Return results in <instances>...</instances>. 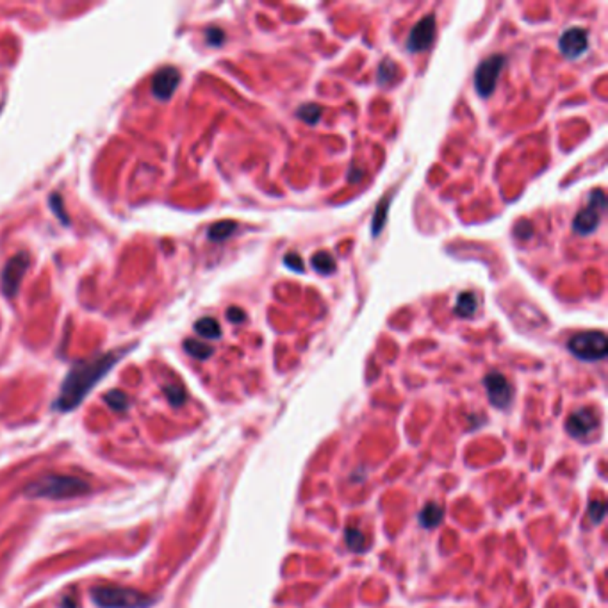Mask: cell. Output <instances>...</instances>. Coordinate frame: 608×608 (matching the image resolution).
Masks as SVG:
<instances>
[{
    "label": "cell",
    "mask_w": 608,
    "mask_h": 608,
    "mask_svg": "<svg viewBox=\"0 0 608 608\" xmlns=\"http://www.w3.org/2000/svg\"><path fill=\"white\" fill-rule=\"evenodd\" d=\"M122 359L120 351H111V354L101 355L91 361L79 362L73 366L63 382L61 391H59L56 408L66 412L79 407L81 401L86 398V394L104 378L109 369Z\"/></svg>",
    "instance_id": "1"
},
{
    "label": "cell",
    "mask_w": 608,
    "mask_h": 608,
    "mask_svg": "<svg viewBox=\"0 0 608 608\" xmlns=\"http://www.w3.org/2000/svg\"><path fill=\"white\" fill-rule=\"evenodd\" d=\"M90 490L84 480L76 476H43L36 480L26 489V494L31 498H51V500H65V498L83 496Z\"/></svg>",
    "instance_id": "2"
},
{
    "label": "cell",
    "mask_w": 608,
    "mask_h": 608,
    "mask_svg": "<svg viewBox=\"0 0 608 608\" xmlns=\"http://www.w3.org/2000/svg\"><path fill=\"white\" fill-rule=\"evenodd\" d=\"M91 599L101 608H148L154 604V597L120 585L95 587Z\"/></svg>",
    "instance_id": "3"
},
{
    "label": "cell",
    "mask_w": 608,
    "mask_h": 608,
    "mask_svg": "<svg viewBox=\"0 0 608 608\" xmlns=\"http://www.w3.org/2000/svg\"><path fill=\"white\" fill-rule=\"evenodd\" d=\"M567 348L582 361H601L608 354V339L603 332H579L569 339Z\"/></svg>",
    "instance_id": "4"
},
{
    "label": "cell",
    "mask_w": 608,
    "mask_h": 608,
    "mask_svg": "<svg viewBox=\"0 0 608 608\" xmlns=\"http://www.w3.org/2000/svg\"><path fill=\"white\" fill-rule=\"evenodd\" d=\"M607 207V198L603 190H594L589 197V205L578 212L572 220V230L579 236H589L597 229L601 222V212Z\"/></svg>",
    "instance_id": "5"
},
{
    "label": "cell",
    "mask_w": 608,
    "mask_h": 608,
    "mask_svg": "<svg viewBox=\"0 0 608 608\" xmlns=\"http://www.w3.org/2000/svg\"><path fill=\"white\" fill-rule=\"evenodd\" d=\"M507 65V59L505 56L496 54L490 56V58L483 59L478 66H476L475 72V88L476 93L482 98H489L490 95L496 90L498 79L501 76V70Z\"/></svg>",
    "instance_id": "6"
},
{
    "label": "cell",
    "mask_w": 608,
    "mask_h": 608,
    "mask_svg": "<svg viewBox=\"0 0 608 608\" xmlns=\"http://www.w3.org/2000/svg\"><path fill=\"white\" fill-rule=\"evenodd\" d=\"M433 40H436V16L428 15L412 27L407 38V51L418 54V52L430 48Z\"/></svg>",
    "instance_id": "7"
},
{
    "label": "cell",
    "mask_w": 608,
    "mask_h": 608,
    "mask_svg": "<svg viewBox=\"0 0 608 608\" xmlns=\"http://www.w3.org/2000/svg\"><path fill=\"white\" fill-rule=\"evenodd\" d=\"M27 268H29V257L26 254L15 255L4 266V272H2V291H4L6 297L13 298L19 293L20 282H22Z\"/></svg>",
    "instance_id": "8"
},
{
    "label": "cell",
    "mask_w": 608,
    "mask_h": 608,
    "mask_svg": "<svg viewBox=\"0 0 608 608\" xmlns=\"http://www.w3.org/2000/svg\"><path fill=\"white\" fill-rule=\"evenodd\" d=\"M483 383H485L487 396H489L490 403H493L494 407L505 408L510 405L512 396H514V389H512L508 380L505 378L501 373H489V375L485 376V380H483Z\"/></svg>",
    "instance_id": "9"
},
{
    "label": "cell",
    "mask_w": 608,
    "mask_h": 608,
    "mask_svg": "<svg viewBox=\"0 0 608 608\" xmlns=\"http://www.w3.org/2000/svg\"><path fill=\"white\" fill-rule=\"evenodd\" d=\"M558 48L562 56L567 59H576L583 56L589 48V33L582 27H571L565 33H562L558 40Z\"/></svg>",
    "instance_id": "10"
},
{
    "label": "cell",
    "mask_w": 608,
    "mask_h": 608,
    "mask_svg": "<svg viewBox=\"0 0 608 608\" xmlns=\"http://www.w3.org/2000/svg\"><path fill=\"white\" fill-rule=\"evenodd\" d=\"M180 83V72L173 66H165L152 79V93L159 101H170Z\"/></svg>",
    "instance_id": "11"
},
{
    "label": "cell",
    "mask_w": 608,
    "mask_h": 608,
    "mask_svg": "<svg viewBox=\"0 0 608 608\" xmlns=\"http://www.w3.org/2000/svg\"><path fill=\"white\" fill-rule=\"evenodd\" d=\"M597 416L592 408H579V411L572 412L569 416L565 428H567L569 436L572 437H585L596 428Z\"/></svg>",
    "instance_id": "12"
},
{
    "label": "cell",
    "mask_w": 608,
    "mask_h": 608,
    "mask_svg": "<svg viewBox=\"0 0 608 608\" xmlns=\"http://www.w3.org/2000/svg\"><path fill=\"white\" fill-rule=\"evenodd\" d=\"M478 309V300H476V294L471 291H464V293L458 294L457 304H455V314L458 318H471L473 314Z\"/></svg>",
    "instance_id": "13"
},
{
    "label": "cell",
    "mask_w": 608,
    "mask_h": 608,
    "mask_svg": "<svg viewBox=\"0 0 608 608\" xmlns=\"http://www.w3.org/2000/svg\"><path fill=\"white\" fill-rule=\"evenodd\" d=\"M195 330L197 334H200L205 339H220L222 337V329H220V323L215 318H202L195 323Z\"/></svg>",
    "instance_id": "14"
},
{
    "label": "cell",
    "mask_w": 608,
    "mask_h": 608,
    "mask_svg": "<svg viewBox=\"0 0 608 608\" xmlns=\"http://www.w3.org/2000/svg\"><path fill=\"white\" fill-rule=\"evenodd\" d=\"M443 507H439V505L436 503H428L423 508L421 514H419V521H421V525L425 526V528H433V526H437L443 521Z\"/></svg>",
    "instance_id": "15"
},
{
    "label": "cell",
    "mask_w": 608,
    "mask_h": 608,
    "mask_svg": "<svg viewBox=\"0 0 608 608\" xmlns=\"http://www.w3.org/2000/svg\"><path fill=\"white\" fill-rule=\"evenodd\" d=\"M311 264L312 268H314L318 273H321V275H332L337 268L336 261H334V257L329 254V252H316Z\"/></svg>",
    "instance_id": "16"
},
{
    "label": "cell",
    "mask_w": 608,
    "mask_h": 608,
    "mask_svg": "<svg viewBox=\"0 0 608 608\" xmlns=\"http://www.w3.org/2000/svg\"><path fill=\"white\" fill-rule=\"evenodd\" d=\"M236 229H237L236 223L230 222V220H225V222L215 223V225L209 229L207 237L211 241H216V243H218V241H225L227 237L232 236V234L236 232Z\"/></svg>",
    "instance_id": "17"
},
{
    "label": "cell",
    "mask_w": 608,
    "mask_h": 608,
    "mask_svg": "<svg viewBox=\"0 0 608 608\" xmlns=\"http://www.w3.org/2000/svg\"><path fill=\"white\" fill-rule=\"evenodd\" d=\"M321 108H319L318 104H305L302 105V108H298L297 116L302 122L309 123V125H316V123L319 122V118H321Z\"/></svg>",
    "instance_id": "18"
},
{
    "label": "cell",
    "mask_w": 608,
    "mask_h": 608,
    "mask_svg": "<svg viewBox=\"0 0 608 608\" xmlns=\"http://www.w3.org/2000/svg\"><path fill=\"white\" fill-rule=\"evenodd\" d=\"M184 348H186L187 354L191 355V357L195 359H209L212 355V346H209V344L200 343V341H193V339H187L186 343H184Z\"/></svg>",
    "instance_id": "19"
},
{
    "label": "cell",
    "mask_w": 608,
    "mask_h": 608,
    "mask_svg": "<svg viewBox=\"0 0 608 608\" xmlns=\"http://www.w3.org/2000/svg\"><path fill=\"white\" fill-rule=\"evenodd\" d=\"M387 209H389V200L386 198V200H383L375 211V218H373V223H371L373 236H378V234L382 232L383 225H386V220H387Z\"/></svg>",
    "instance_id": "20"
},
{
    "label": "cell",
    "mask_w": 608,
    "mask_h": 608,
    "mask_svg": "<svg viewBox=\"0 0 608 608\" xmlns=\"http://www.w3.org/2000/svg\"><path fill=\"white\" fill-rule=\"evenodd\" d=\"M394 73H396V65H394L391 59H383L378 66V84L380 86H386L391 81L394 79Z\"/></svg>",
    "instance_id": "21"
},
{
    "label": "cell",
    "mask_w": 608,
    "mask_h": 608,
    "mask_svg": "<svg viewBox=\"0 0 608 608\" xmlns=\"http://www.w3.org/2000/svg\"><path fill=\"white\" fill-rule=\"evenodd\" d=\"M346 544L350 550L361 551L364 547V535L359 532L357 528H348L346 530Z\"/></svg>",
    "instance_id": "22"
},
{
    "label": "cell",
    "mask_w": 608,
    "mask_h": 608,
    "mask_svg": "<svg viewBox=\"0 0 608 608\" xmlns=\"http://www.w3.org/2000/svg\"><path fill=\"white\" fill-rule=\"evenodd\" d=\"M105 401L116 411H123L127 407V396L120 391H111V393L105 394Z\"/></svg>",
    "instance_id": "23"
},
{
    "label": "cell",
    "mask_w": 608,
    "mask_h": 608,
    "mask_svg": "<svg viewBox=\"0 0 608 608\" xmlns=\"http://www.w3.org/2000/svg\"><path fill=\"white\" fill-rule=\"evenodd\" d=\"M284 266L286 268H289L291 272H297V273H304V261H302V257L298 254H293V252H289V254H286V257H284Z\"/></svg>",
    "instance_id": "24"
},
{
    "label": "cell",
    "mask_w": 608,
    "mask_h": 608,
    "mask_svg": "<svg viewBox=\"0 0 608 608\" xmlns=\"http://www.w3.org/2000/svg\"><path fill=\"white\" fill-rule=\"evenodd\" d=\"M205 38H207V43L212 45V47H220V45L223 43V40H225V33H223L222 29H209L207 33H205Z\"/></svg>",
    "instance_id": "25"
},
{
    "label": "cell",
    "mask_w": 608,
    "mask_h": 608,
    "mask_svg": "<svg viewBox=\"0 0 608 608\" xmlns=\"http://www.w3.org/2000/svg\"><path fill=\"white\" fill-rule=\"evenodd\" d=\"M589 514L592 522H599L604 517V503L603 501H592L589 508Z\"/></svg>",
    "instance_id": "26"
},
{
    "label": "cell",
    "mask_w": 608,
    "mask_h": 608,
    "mask_svg": "<svg viewBox=\"0 0 608 608\" xmlns=\"http://www.w3.org/2000/svg\"><path fill=\"white\" fill-rule=\"evenodd\" d=\"M166 394H168L170 401H172L173 405H180L184 401V398H186V394H184L182 387H179V386L168 387V389H166Z\"/></svg>",
    "instance_id": "27"
},
{
    "label": "cell",
    "mask_w": 608,
    "mask_h": 608,
    "mask_svg": "<svg viewBox=\"0 0 608 608\" xmlns=\"http://www.w3.org/2000/svg\"><path fill=\"white\" fill-rule=\"evenodd\" d=\"M51 204H54V205H52V207H54L56 216H58V218H61L63 223H68V218H66L65 211H63V200H61V197L58 198V195H52V197H51Z\"/></svg>",
    "instance_id": "28"
},
{
    "label": "cell",
    "mask_w": 608,
    "mask_h": 608,
    "mask_svg": "<svg viewBox=\"0 0 608 608\" xmlns=\"http://www.w3.org/2000/svg\"><path fill=\"white\" fill-rule=\"evenodd\" d=\"M227 318L230 319L232 323H241L244 321V318H247V314H244L243 309L239 307H230L229 311H227Z\"/></svg>",
    "instance_id": "29"
}]
</instances>
